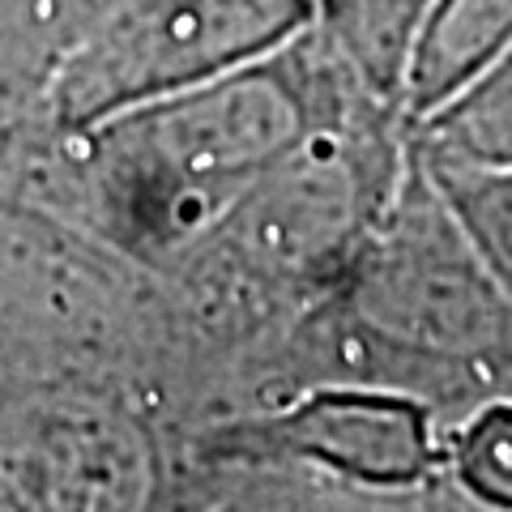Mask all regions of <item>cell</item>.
Returning <instances> with one entry per match:
<instances>
[{"label":"cell","mask_w":512,"mask_h":512,"mask_svg":"<svg viewBox=\"0 0 512 512\" xmlns=\"http://www.w3.org/2000/svg\"><path fill=\"white\" fill-rule=\"evenodd\" d=\"M329 299L372 346L384 389L427 402L444 427L512 384V303L414 141L389 205Z\"/></svg>","instance_id":"obj_2"},{"label":"cell","mask_w":512,"mask_h":512,"mask_svg":"<svg viewBox=\"0 0 512 512\" xmlns=\"http://www.w3.org/2000/svg\"><path fill=\"white\" fill-rule=\"evenodd\" d=\"M444 461L466 508L512 512V397H487L448 423Z\"/></svg>","instance_id":"obj_9"},{"label":"cell","mask_w":512,"mask_h":512,"mask_svg":"<svg viewBox=\"0 0 512 512\" xmlns=\"http://www.w3.org/2000/svg\"><path fill=\"white\" fill-rule=\"evenodd\" d=\"M316 22V0H111L56 73V107L94 128L252 64Z\"/></svg>","instance_id":"obj_4"},{"label":"cell","mask_w":512,"mask_h":512,"mask_svg":"<svg viewBox=\"0 0 512 512\" xmlns=\"http://www.w3.org/2000/svg\"><path fill=\"white\" fill-rule=\"evenodd\" d=\"M512 47V0H431L402 73V120L419 128Z\"/></svg>","instance_id":"obj_5"},{"label":"cell","mask_w":512,"mask_h":512,"mask_svg":"<svg viewBox=\"0 0 512 512\" xmlns=\"http://www.w3.org/2000/svg\"><path fill=\"white\" fill-rule=\"evenodd\" d=\"M414 150H419L427 175L444 192V201L453 205L457 222L466 227L491 278L500 282V291L512 303V163H474V158L427 154L419 141H414Z\"/></svg>","instance_id":"obj_7"},{"label":"cell","mask_w":512,"mask_h":512,"mask_svg":"<svg viewBox=\"0 0 512 512\" xmlns=\"http://www.w3.org/2000/svg\"><path fill=\"white\" fill-rule=\"evenodd\" d=\"M197 453L210 470L261 478L256 491L265 495H325V504L350 508H466L448 478L444 419L419 397L372 384H308L214 423Z\"/></svg>","instance_id":"obj_3"},{"label":"cell","mask_w":512,"mask_h":512,"mask_svg":"<svg viewBox=\"0 0 512 512\" xmlns=\"http://www.w3.org/2000/svg\"><path fill=\"white\" fill-rule=\"evenodd\" d=\"M384 111L397 103L380 99L312 22L278 52L82 133L111 235L171 265L312 133Z\"/></svg>","instance_id":"obj_1"},{"label":"cell","mask_w":512,"mask_h":512,"mask_svg":"<svg viewBox=\"0 0 512 512\" xmlns=\"http://www.w3.org/2000/svg\"><path fill=\"white\" fill-rule=\"evenodd\" d=\"M431 0H316V30L380 99H402V73ZM402 111V103H397Z\"/></svg>","instance_id":"obj_6"},{"label":"cell","mask_w":512,"mask_h":512,"mask_svg":"<svg viewBox=\"0 0 512 512\" xmlns=\"http://www.w3.org/2000/svg\"><path fill=\"white\" fill-rule=\"evenodd\" d=\"M410 137L427 154L512 163V47L470 90H461L431 120L410 128Z\"/></svg>","instance_id":"obj_8"}]
</instances>
